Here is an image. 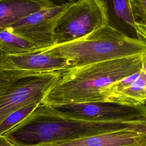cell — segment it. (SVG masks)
<instances>
[{
  "label": "cell",
  "instance_id": "cell-1",
  "mask_svg": "<svg viewBox=\"0 0 146 146\" xmlns=\"http://www.w3.org/2000/svg\"><path fill=\"white\" fill-rule=\"evenodd\" d=\"M145 58L146 55H137L65 69L42 103L109 102L110 87L140 71Z\"/></svg>",
  "mask_w": 146,
  "mask_h": 146
},
{
  "label": "cell",
  "instance_id": "cell-2",
  "mask_svg": "<svg viewBox=\"0 0 146 146\" xmlns=\"http://www.w3.org/2000/svg\"><path fill=\"white\" fill-rule=\"evenodd\" d=\"M39 52L66 59L71 68L129 56L146 55V42L129 36L108 23L80 38Z\"/></svg>",
  "mask_w": 146,
  "mask_h": 146
},
{
  "label": "cell",
  "instance_id": "cell-3",
  "mask_svg": "<svg viewBox=\"0 0 146 146\" xmlns=\"http://www.w3.org/2000/svg\"><path fill=\"white\" fill-rule=\"evenodd\" d=\"M60 76L61 71H55L14 79L0 70V124L15 111L42 103Z\"/></svg>",
  "mask_w": 146,
  "mask_h": 146
},
{
  "label": "cell",
  "instance_id": "cell-4",
  "mask_svg": "<svg viewBox=\"0 0 146 146\" xmlns=\"http://www.w3.org/2000/svg\"><path fill=\"white\" fill-rule=\"evenodd\" d=\"M107 24L108 14L106 1H73L56 24L55 44L78 39Z\"/></svg>",
  "mask_w": 146,
  "mask_h": 146
},
{
  "label": "cell",
  "instance_id": "cell-5",
  "mask_svg": "<svg viewBox=\"0 0 146 146\" xmlns=\"http://www.w3.org/2000/svg\"><path fill=\"white\" fill-rule=\"evenodd\" d=\"M62 115L92 121H133L146 120V106L111 102L71 103L50 106Z\"/></svg>",
  "mask_w": 146,
  "mask_h": 146
},
{
  "label": "cell",
  "instance_id": "cell-6",
  "mask_svg": "<svg viewBox=\"0 0 146 146\" xmlns=\"http://www.w3.org/2000/svg\"><path fill=\"white\" fill-rule=\"evenodd\" d=\"M68 1L32 14L7 28L32 43L38 51L55 45L54 31L61 16L72 3Z\"/></svg>",
  "mask_w": 146,
  "mask_h": 146
},
{
  "label": "cell",
  "instance_id": "cell-7",
  "mask_svg": "<svg viewBox=\"0 0 146 146\" xmlns=\"http://www.w3.org/2000/svg\"><path fill=\"white\" fill-rule=\"evenodd\" d=\"M70 67L68 60L39 51L16 55L0 52V70L14 79L60 71Z\"/></svg>",
  "mask_w": 146,
  "mask_h": 146
},
{
  "label": "cell",
  "instance_id": "cell-8",
  "mask_svg": "<svg viewBox=\"0 0 146 146\" xmlns=\"http://www.w3.org/2000/svg\"><path fill=\"white\" fill-rule=\"evenodd\" d=\"M36 146H146V132L120 130Z\"/></svg>",
  "mask_w": 146,
  "mask_h": 146
},
{
  "label": "cell",
  "instance_id": "cell-9",
  "mask_svg": "<svg viewBox=\"0 0 146 146\" xmlns=\"http://www.w3.org/2000/svg\"><path fill=\"white\" fill-rule=\"evenodd\" d=\"M55 4L50 0H0V30Z\"/></svg>",
  "mask_w": 146,
  "mask_h": 146
},
{
  "label": "cell",
  "instance_id": "cell-10",
  "mask_svg": "<svg viewBox=\"0 0 146 146\" xmlns=\"http://www.w3.org/2000/svg\"><path fill=\"white\" fill-rule=\"evenodd\" d=\"M146 102V58L138 78L127 88L119 94L114 103L129 106L145 104Z\"/></svg>",
  "mask_w": 146,
  "mask_h": 146
},
{
  "label": "cell",
  "instance_id": "cell-11",
  "mask_svg": "<svg viewBox=\"0 0 146 146\" xmlns=\"http://www.w3.org/2000/svg\"><path fill=\"white\" fill-rule=\"evenodd\" d=\"M0 52L16 55L39 51L30 41L5 29L0 30Z\"/></svg>",
  "mask_w": 146,
  "mask_h": 146
},
{
  "label": "cell",
  "instance_id": "cell-12",
  "mask_svg": "<svg viewBox=\"0 0 146 146\" xmlns=\"http://www.w3.org/2000/svg\"><path fill=\"white\" fill-rule=\"evenodd\" d=\"M39 105L26 106L11 113L1 123L0 135H4L30 115Z\"/></svg>",
  "mask_w": 146,
  "mask_h": 146
},
{
  "label": "cell",
  "instance_id": "cell-13",
  "mask_svg": "<svg viewBox=\"0 0 146 146\" xmlns=\"http://www.w3.org/2000/svg\"><path fill=\"white\" fill-rule=\"evenodd\" d=\"M116 15L124 22L135 29L137 22L130 0H115L112 2Z\"/></svg>",
  "mask_w": 146,
  "mask_h": 146
},
{
  "label": "cell",
  "instance_id": "cell-14",
  "mask_svg": "<svg viewBox=\"0 0 146 146\" xmlns=\"http://www.w3.org/2000/svg\"><path fill=\"white\" fill-rule=\"evenodd\" d=\"M132 10L136 19L146 25V0H130Z\"/></svg>",
  "mask_w": 146,
  "mask_h": 146
},
{
  "label": "cell",
  "instance_id": "cell-15",
  "mask_svg": "<svg viewBox=\"0 0 146 146\" xmlns=\"http://www.w3.org/2000/svg\"><path fill=\"white\" fill-rule=\"evenodd\" d=\"M134 29L140 39L146 42V25L136 22Z\"/></svg>",
  "mask_w": 146,
  "mask_h": 146
},
{
  "label": "cell",
  "instance_id": "cell-16",
  "mask_svg": "<svg viewBox=\"0 0 146 146\" xmlns=\"http://www.w3.org/2000/svg\"><path fill=\"white\" fill-rule=\"evenodd\" d=\"M0 146H16L5 136L0 135Z\"/></svg>",
  "mask_w": 146,
  "mask_h": 146
}]
</instances>
